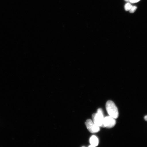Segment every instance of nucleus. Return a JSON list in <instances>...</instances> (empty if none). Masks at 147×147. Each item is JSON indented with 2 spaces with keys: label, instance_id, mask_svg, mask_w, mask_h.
<instances>
[{
  "label": "nucleus",
  "instance_id": "nucleus-2",
  "mask_svg": "<svg viewBox=\"0 0 147 147\" xmlns=\"http://www.w3.org/2000/svg\"><path fill=\"white\" fill-rule=\"evenodd\" d=\"M92 117L93 121L95 124L99 127H102L104 117L102 109L100 108L98 109L97 113L93 114Z\"/></svg>",
  "mask_w": 147,
  "mask_h": 147
},
{
  "label": "nucleus",
  "instance_id": "nucleus-6",
  "mask_svg": "<svg viewBox=\"0 0 147 147\" xmlns=\"http://www.w3.org/2000/svg\"><path fill=\"white\" fill-rule=\"evenodd\" d=\"M132 5L129 3H127L125 5V10L126 11H129L130 9L131 8Z\"/></svg>",
  "mask_w": 147,
  "mask_h": 147
},
{
  "label": "nucleus",
  "instance_id": "nucleus-10",
  "mask_svg": "<svg viewBox=\"0 0 147 147\" xmlns=\"http://www.w3.org/2000/svg\"><path fill=\"white\" fill-rule=\"evenodd\" d=\"M125 1H129V0H125Z\"/></svg>",
  "mask_w": 147,
  "mask_h": 147
},
{
  "label": "nucleus",
  "instance_id": "nucleus-7",
  "mask_svg": "<svg viewBox=\"0 0 147 147\" xmlns=\"http://www.w3.org/2000/svg\"><path fill=\"white\" fill-rule=\"evenodd\" d=\"M137 7L136 6H132L131 9L129 10V12L131 13H133L136 10Z\"/></svg>",
  "mask_w": 147,
  "mask_h": 147
},
{
  "label": "nucleus",
  "instance_id": "nucleus-9",
  "mask_svg": "<svg viewBox=\"0 0 147 147\" xmlns=\"http://www.w3.org/2000/svg\"><path fill=\"white\" fill-rule=\"evenodd\" d=\"M145 120L147 121V115L146 116L144 117Z\"/></svg>",
  "mask_w": 147,
  "mask_h": 147
},
{
  "label": "nucleus",
  "instance_id": "nucleus-1",
  "mask_svg": "<svg viewBox=\"0 0 147 147\" xmlns=\"http://www.w3.org/2000/svg\"><path fill=\"white\" fill-rule=\"evenodd\" d=\"M106 109L110 116L115 119L118 118L119 111L113 101L108 100L107 102L106 106Z\"/></svg>",
  "mask_w": 147,
  "mask_h": 147
},
{
  "label": "nucleus",
  "instance_id": "nucleus-4",
  "mask_svg": "<svg viewBox=\"0 0 147 147\" xmlns=\"http://www.w3.org/2000/svg\"><path fill=\"white\" fill-rule=\"evenodd\" d=\"M115 119L109 116L104 117L102 127L111 128L113 127L115 125Z\"/></svg>",
  "mask_w": 147,
  "mask_h": 147
},
{
  "label": "nucleus",
  "instance_id": "nucleus-8",
  "mask_svg": "<svg viewBox=\"0 0 147 147\" xmlns=\"http://www.w3.org/2000/svg\"><path fill=\"white\" fill-rule=\"evenodd\" d=\"M140 0H129L130 2L131 3H136L139 1Z\"/></svg>",
  "mask_w": 147,
  "mask_h": 147
},
{
  "label": "nucleus",
  "instance_id": "nucleus-5",
  "mask_svg": "<svg viewBox=\"0 0 147 147\" xmlns=\"http://www.w3.org/2000/svg\"><path fill=\"white\" fill-rule=\"evenodd\" d=\"M90 142L91 145L89 147H96L98 144V139L96 136L93 135L92 136L90 139Z\"/></svg>",
  "mask_w": 147,
  "mask_h": 147
},
{
  "label": "nucleus",
  "instance_id": "nucleus-3",
  "mask_svg": "<svg viewBox=\"0 0 147 147\" xmlns=\"http://www.w3.org/2000/svg\"><path fill=\"white\" fill-rule=\"evenodd\" d=\"M85 124L88 129L92 133H97L100 131V127L95 124L91 119L86 121Z\"/></svg>",
  "mask_w": 147,
  "mask_h": 147
}]
</instances>
